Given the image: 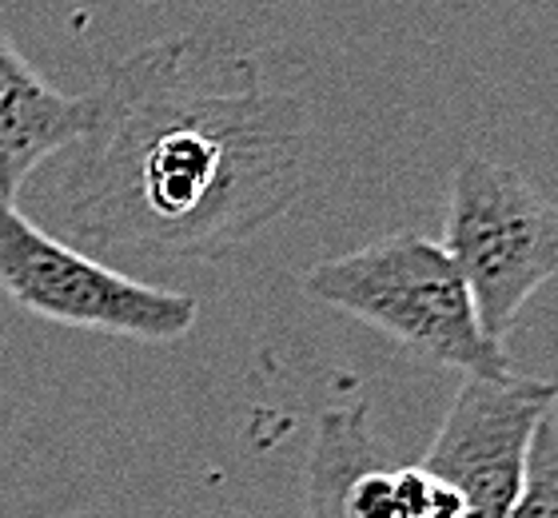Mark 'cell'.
I'll return each mask as SVG.
<instances>
[{
  "instance_id": "1",
  "label": "cell",
  "mask_w": 558,
  "mask_h": 518,
  "mask_svg": "<svg viewBox=\"0 0 558 518\" xmlns=\"http://www.w3.org/2000/svg\"><path fill=\"white\" fill-rule=\"evenodd\" d=\"M88 96L84 136L36 172V224L96 260H220L300 196L312 120L252 48L151 40Z\"/></svg>"
},
{
  "instance_id": "2",
  "label": "cell",
  "mask_w": 558,
  "mask_h": 518,
  "mask_svg": "<svg viewBox=\"0 0 558 518\" xmlns=\"http://www.w3.org/2000/svg\"><path fill=\"white\" fill-rule=\"evenodd\" d=\"M303 291L396 339L415 359L463 375H514V359L478 323L463 272L439 240L396 231L360 252L315 264Z\"/></svg>"
},
{
  "instance_id": "3",
  "label": "cell",
  "mask_w": 558,
  "mask_h": 518,
  "mask_svg": "<svg viewBox=\"0 0 558 518\" xmlns=\"http://www.w3.org/2000/svg\"><path fill=\"white\" fill-rule=\"evenodd\" d=\"M442 248L463 272L483 332L502 344L531 296L558 276V204L507 164L463 156L451 176Z\"/></svg>"
},
{
  "instance_id": "4",
  "label": "cell",
  "mask_w": 558,
  "mask_h": 518,
  "mask_svg": "<svg viewBox=\"0 0 558 518\" xmlns=\"http://www.w3.org/2000/svg\"><path fill=\"white\" fill-rule=\"evenodd\" d=\"M0 291L45 323L124 335L140 344L184 339L199 308L192 296L151 288L24 216L0 196Z\"/></svg>"
},
{
  "instance_id": "5",
  "label": "cell",
  "mask_w": 558,
  "mask_h": 518,
  "mask_svg": "<svg viewBox=\"0 0 558 518\" xmlns=\"http://www.w3.org/2000/svg\"><path fill=\"white\" fill-rule=\"evenodd\" d=\"M555 383L519 371L502 380L466 375L423 467L459 491L466 518H507L523 491L535 431L555 411Z\"/></svg>"
},
{
  "instance_id": "6",
  "label": "cell",
  "mask_w": 558,
  "mask_h": 518,
  "mask_svg": "<svg viewBox=\"0 0 558 518\" xmlns=\"http://www.w3.org/2000/svg\"><path fill=\"white\" fill-rule=\"evenodd\" d=\"M93 96H64L0 33V196L21 200L57 152L84 136Z\"/></svg>"
},
{
  "instance_id": "7",
  "label": "cell",
  "mask_w": 558,
  "mask_h": 518,
  "mask_svg": "<svg viewBox=\"0 0 558 518\" xmlns=\"http://www.w3.org/2000/svg\"><path fill=\"white\" fill-rule=\"evenodd\" d=\"M507 518H558V414L550 411L535 431L523 491Z\"/></svg>"
}]
</instances>
